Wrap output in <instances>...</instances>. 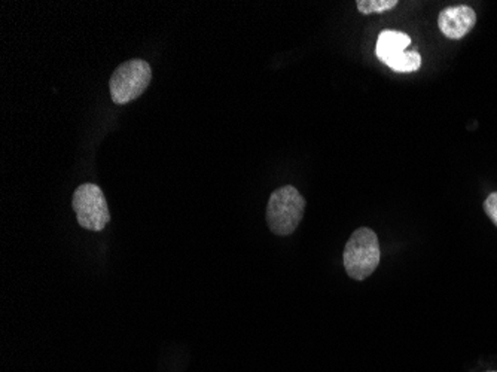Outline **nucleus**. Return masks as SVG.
Here are the masks:
<instances>
[{
  "label": "nucleus",
  "mask_w": 497,
  "mask_h": 372,
  "mask_svg": "<svg viewBox=\"0 0 497 372\" xmlns=\"http://www.w3.org/2000/svg\"><path fill=\"white\" fill-rule=\"evenodd\" d=\"M380 243L371 229H358L350 236L343 253L344 268L350 279L365 280L380 264Z\"/></svg>",
  "instance_id": "f257e3e1"
},
{
  "label": "nucleus",
  "mask_w": 497,
  "mask_h": 372,
  "mask_svg": "<svg viewBox=\"0 0 497 372\" xmlns=\"http://www.w3.org/2000/svg\"><path fill=\"white\" fill-rule=\"evenodd\" d=\"M306 212V200L292 185L282 186L270 196L267 205V225L276 236L295 233Z\"/></svg>",
  "instance_id": "f03ea898"
},
{
  "label": "nucleus",
  "mask_w": 497,
  "mask_h": 372,
  "mask_svg": "<svg viewBox=\"0 0 497 372\" xmlns=\"http://www.w3.org/2000/svg\"><path fill=\"white\" fill-rule=\"evenodd\" d=\"M152 81V69L144 60H128L112 74L109 89L113 103L127 105L140 97Z\"/></svg>",
  "instance_id": "7ed1b4c3"
},
{
  "label": "nucleus",
  "mask_w": 497,
  "mask_h": 372,
  "mask_svg": "<svg viewBox=\"0 0 497 372\" xmlns=\"http://www.w3.org/2000/svg\"><path fill=\"white\" fill-rule=\"evenodd\" d=\"M76 219L81 227L89 231H103L111 221L106 198L100 186L84 183L78 186L72 200Z\"/></svg>",
  "instance_id": "20e7f679"
},
{
  "label": "nucleus",
  "mask_w": 497,
  "mask_h": 372,
  "mask_svg": "<svg viewBox=\"0 0 497 372\" xmlns=\"http://www.w3.org/2000/svg\"><path fill=\"white\" fill-rule=\"evenodd\" d=\"M477 23V14L470 6H448L441 11L438 17V26L441 32L450 39H462L474 28Z\"/></svg>",
  "instance_id": "39448f33"
},
{
  "label": "nucleus",
  "mask_w": 497,
  "mask_h": 372,
  "mask_svg": "<svg viewBox=\"0 0 497 372\" xmlns=\"http://www.w3.org/2000/svg\"><path fill=\"white\" fill-rule=\"evenodd\" d=\"M411 39L407 33L395 32V30H384L380 33L377 41L376 54L378 60L386 65L387 61L398 56L400 52L407 51Z\"/></svg>",
  "instance_id": "423d86ee"
},
{
  "label": "nucleus",
  "mask_w": 497,
  "mask_h": 372,
  "mask_svg": "<svg viewBox=\"0 0 497 372\" xmlns=\"http://www.w3.org/2000/svg\"><path fill=\"white\" fill-rule=\"evenodd\" d=\"M393 72H400V74H409V72H415L420 69L422 66V57L415 51H404L393 57L386 63Z\"/></svg>",
  "instance_id": "0eeeda50"
},
{
  "label": "nucleus",
  "mask_w": 497,
  "mask_h": 372,
  "mask_svg": "<svg viewBox=\"0 0 497 372\" xmlns=\"http://www.w3.org/2000/svg\"><path fill=\"white\" fill-rule=\"evenodd\" d=\"M398 5V0H358L356 6H358L359 12L362 14H381L391 11Z\"/></svg>",
  "instance_id": "6e6552de"
},
{
  "label": "nucleus",
  "mask_w": 497,
  "mask_h": 372,
  "mask_svg": "<svg viewBox=\"0 0 497 372\" xmlns=\"http://www.w3.org/2000/svg\"><path fill=\"white\" fill-rule=\"evenodd\" d=\"M484 210L488 214V218L492 219V222L497 227V192H493L487 197V200L484 203Z\"/></svg>",
  "instance_id": "1a4fd4ad"
},
{
  "label": "nucleus",
  "mask_w": 497,
  "mask_h": 372,
  "mask_svg": "<svg viewBox=\"0 0 497 372\" xmlns=\"http://www.w3.org/2000/svg\"><path fill=\"white\" fill-rule=\"evenodd\" d=\"M488 372H497V371H488Z\"/></svg>",
  "instance_id": "9d476101"
}]
</instances>
